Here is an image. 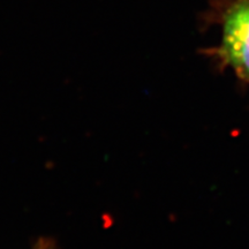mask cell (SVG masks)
<instances>
[{
    "label": "cell",
    "mask_w": 249,
    "mask_h": 249,
    "mask_svg": "<svg viewBox=\"0 0 249 249\" xmlns=\"http://www.w3.org/2000/svg\"><path fill=\"white\" fill-rule=\"evenodd\" d=\"M220 24L218 58L249 82V0H230L220 14Z\"/></svg>",
    "instance_id": "obj_1"
},
{
    "label": "cell",
    "mask_w": 249,
    "mask_h": 249,
    "mask_svg": "<svg viewBox=\"0 0 249 249\" xmlns=\"http://www.w3.org/2000/svg\"><path fill=\"white\" fill-rule=\"evenodd\" d=\"M35 249H54V244L49 239H40L37 242Z\"/></svg>",
    "instance_id": "obj_2"
}]
</instances>
